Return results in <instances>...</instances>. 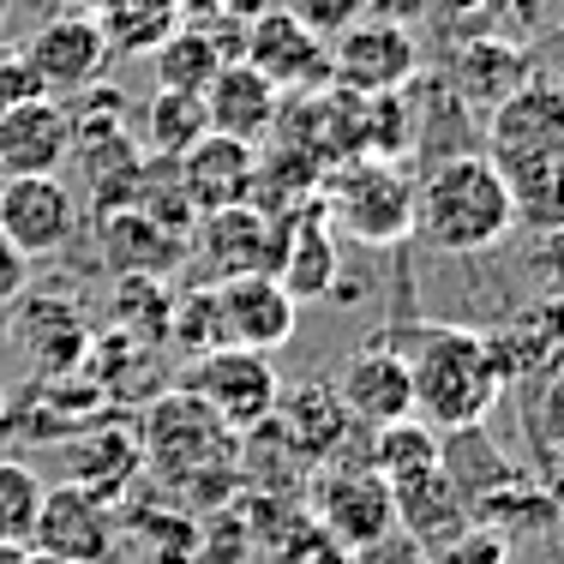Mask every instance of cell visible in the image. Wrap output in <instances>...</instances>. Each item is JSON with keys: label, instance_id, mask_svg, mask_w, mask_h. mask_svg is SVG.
Here are the masks:
<instances>
[{"label": "cell", "instance_id": "836d02e7", "mask_svg": "<svg viewBox=\"0 0 564 564\" xmlns=\"http://www.w3.org/2000/svg\"><path fill=\"white\" fill-rule=\"evenodd\" d=\"M282 7L294 12V19L306 24V31H318L330 43L337 31H348L355 19H367V0H282Z\"/></svg>", "mask_w": 564, "mask_h": 564}, {"label": "cell", "instance_id": "1f68e13d", "mask_svg": "<svg viewBox=\"0 0 564 564\" xmlns=\"http://www.w3.org/2000/svg\"><path fill=\"white\" fill-rule=\"evenodd\" d=\"M529 384H534V397H529V409H522L529 438L546 456H558V463H564V367L558 372H541V379H529Z\"/></svg>", "mask_w": 564, "mask_h": 564}, {"label": "cell", "instance_id": "e575fe53", "mask_svg": "<svg viewBox=\"0 0 564 564\" xmlns=\"http://www.w3.org/2000/svg\"><path fill=\"white\" fill-rule=\"evenodd\" d=\"M24 97H43V90H36V78H31V61H24V48L0 43V115L19 109Z\"/></svg>", "mask_w": 564, "mask_h": 564}, {"label": "cell", "instance_id": "d4e9b609", "mask_svg": "<svg viewBox=\"0 0 564 564\" xmlns=\"http://www.w3.org/2000/svg\"><path fill=\"white\" fill-rule=\"evenodd\" d=\"M276 414H282V426H289V445L301 456H330L343 445V433L355 426L330 384H301V391L276 397Z\"/></svg>", "mask_w": 564, "mask_h": 564}, {"label": "cell", "instance_id": "5b68a950", "mask_svg": "<svg viewBox=\"0 0 564 564\" xmlns=\"http://www.w3.org/2000/svg\"><path fill=\"white\" fill-rule=\"evenodd\" d=\"M414 66H421V48L397 19H355L330 36V85L355 97H391L414 78Z\"/></svg>", "mask_w": 564, "mask_h": 564}, {"label": "cell", "instance_id": "603a6c76", "mask_svg": "<svg viewBox=\"0 0 564 564\" xmlns=\"http://www.w3.org/2000/svg\"><path fill=\"white\" fill-rule=\"evenodd\" d=\"M505 174V198H510V223L546 228L564 223V151H546V156H517V163H492Z\"/></svg>", "mask_w": 564, "mask_h": 564}, {"label": "cell", "instance_id": "d6a6232c", "mask_svg": "<svg viewBox=\"0 0 564 564\" xmlns=\"http://www.w3.org/2000/svg\"><path fill=\"white\" fill-rule=\"evenodd\" d=\"M276 564H360V558L348 553V546H343L330 529L301 522L294 534H282V541H276Z\"/></svg>", "mask_w": 564, "mask_h": 564}, {"label": "cell", "instance_id": "9c48e42d", "mask_svg": "<svg viewBox=\"0 0 564 564\" xmlns=\"http://www.w3.org/2000/svg\"><path fill=\"white\" fill-rule=\"evenodd\" d=\"M0 235L31 264L48 252H66L78 235L73 186H61V174H7L0 181Z\"/></svg>", "mask_w": 564, "mask_h": 564}, {"label": "cell", "instance_id": "b9f144b4", "mask_svg": "<svg viewBox=\"0 0 564 564\" xmlns=\"http://www.w3.org/2000/svg\"><path fill=\"white\" fill-rule=\"evenodd\" d=\"M0 181H7V169H0Z\"/></svg>", "mask_w": 564, "mask_h": 564}, {"label": "cell", "instance_id": "7402d4cb", "mask_svg": "<svg viewBox=\"0 0 564 564\" xmlns=\"http://www.w3.org/2000/svg\"><path fill=\"white\" fill-rule=\"evenodd\" d=\"M61 451H66V480L102 492V499H115V492L144 468V445H139V433H127V426L78 433V438H66Z\"/></svg>", "mask_w": 564, "mask_h": 564}, {"label": "cell", "instance_id": "f546056e", "mask_svg": "<svg viewBox=\"0 0 564 564\" xmlns=\"http://www.w3.org/2000/svg\"><path fill=\"white\" fill-rule=\"evenodd\" d=\"M36 510H43V475L19 456H0V541L31 546Z\"/></svg>", "mask_w": 564, "mask_h": 564}, {"label": "cell", "instance_id": "5bb4252c", "mask_svg": "<svg viewBox=\"0 0 564 564\" xmlns=\"http://www.w3.org/2000/svg\"><path fill=\"white\" fill-rule=\"evenodd\" d=\"M337 228H330L325 205H301L289 210V217H276V259H271V276L282 289L294 294V301H325L330 282H337Z\"/></svg>", "mask_w": 564, "mask_h": 564}, {"label": "cell", "instance_id": "4fadbf2b", "mask_svg": "<svg viewBox=\"0 0 564 564\" xmlns=\"http://www.w3.org/2000/svg\"><path fill=\"white\" fill-rule=\"evenodd\" d=\"M343 402V414L355 426H391L414 414V384H409V355L391 343H367L355 360L343 367V379L330 384Z\"/></svg>", "mask_w": 564, "mask_h": 564}, {"label": "cell", "instance_id": "d590c367", "mask_svg": "<svg viewBox=\"0 0 564 564\" xmlns=\"http://www.w3.org/2000/svg\"><path fill=\"white\" fill-rule=\"evenodd\" d=\"M24 289H31V259H24V252L0 235V313H7V306H19Z\"/></svg>", "mask_w": 564, "mask_h": 564}, {"label": "cell", "instance_id": "4316f807", "mask_svg": "<svg viewBox=\"0 0 564 564\" xmlns=\"http://www.w3.org/2000/svg\"><path fill=\"white\" fill-rule=\"evenodd\" d=\"M210 132L205 120V102L193 97V90H156L151 109H144V151L151 156H181L186 144H198Z\"/></svg>", "mask_w": 564, "mask_h": 564}, {"label": "cell", "instance_id": "30bf717a", "mask_svg": "<svg viewBox=\"0 0 564 564\" xmlns=\"http://www.w3.org/2000/svg\"><path fill=\"white\" fill-rule=\"evenodd\" d=\"M240 61H247L252 73H264L276 90H294V97L330 85V43L318 31H306L289 7L259 12V19L247 24V36H240Z\"/></svg>", "mask_w": 564, "mask_h": 564}, {"label": "cell", "instance_id": "2e32d148", "mask_svg": "<svg viewBox=\"0 0 564 564\" xmlns=\"http://www.w3.org/2000/svg\"><path fill=\"white\" fill-rule=\"evenodd\" d=\"M73 163V120L61 97H24L0 115V169L7 174H61Z\"/></svg>", "mask_w": 564, "mask_h": 564}, {"label": "cell", "instance_id": "74e56055", "mask_svg": "<svg viewBox=\"0 0 564 564\" xmlns=\"http://www.w3.org/2000/svg\"><path fill=\"white\" fill-rule=\"evenodd\" d=\"M367 12H372V19H397V24H409L414 12H426V0H367Z\"/></svg>", "mask_w": 564, "mask_h": 564}, {"label": "cell", "instance_id": "f35d334b", "mask_svg": "<svg viewBox=\"0 0 564 564\" xmlns=\"http://www.w3.org/2000/svg\"><path fill=\"white\" fill-rule=\"evenodd\" d=\"M31 558V546H19V541H0V564H24Z\"/></svg>", "mask_w": 564, "mask_h": 564}, {"label": "cell", "instance_id": "ab89813d", "mask_svg": "<svg viewBox=\"0 0 564 564\" xmlns=\"http://www.w3.org/2000/svg\"><path fill=\"white\" fill-rule=\"evenodd\" d=\"M24 564H73V558H55V553H36V546H31V558H24Z\"/></svg>", "mask_w": 564, "mask_h": 564}, {"label": "cell", "instance_id": "52a82bcc", "mask_svg": "<svg viewBox=\"0 0 564 564\" xmlns=\"http://www.w3.org/2000/svg\"><path fill=\"white\" fill-rule=\"evenodd\" d=\"M31 546L36 553H55L73 564H109L120 546V522L102 492L78 487V480H61V487H43V510L31 522Z\"/></svg>", "mask_w": 564, "mask_h": 564}, {"label": "cell", "instance_id": "3957f363", "mask_svg": "<svg viewBox=\"0 0 564 564\" xmlns=\"http://www.w3.org/2000/svg\"><path fill=\"white\" fill-rule=\"evenodd\" d=\"M325 217L343 228V235L367 240V247H397V240L414 235V193L409 174H402L391 156H343L337 169L325 174Z\"/></svg>", "mask_w": 564, "mask_h": 564}, {"label": "cell", "instance_id": "4dcf8cb0", "mask_svg": "<svg viewBox=\"0 0 564 564\" xmlns=\"http://www.w3.org/2000/svg\"><path fill=\"white\" fill-rule=\"evenodd\" d=\"M426 553H433V564H510V534L492 522H456Z\"/></svg>", "mask_w": 564, "mask_h": 564}, {"label": "cell", "instance_id": "8fae6325", "mask_svg": "<svg viewBox=\"0 0 564 564\" xmlns=\"http://www.w3.org/2000/svg\"><path fill=\"white\" fill-rule=\"evenodd\" d=\"M294 294L271 271L252 276H223L210 289V313H217V348H259L271 355L294 337Z\"/></svg>", "mask_w": 564, "mask_h": 564}, {"label": "cell", "instance_id": "ffe728a7", "mask_svg": "<svg viewBox=\"0 0 564 564\" xmlns=\"http://www.w3.org/2000/svg\"><path fill=\"white\" fill-rule=\"evenodd\" d=\"M456 480L445 475V463H426L414 468V475H397L391 480V499H397V529H409L414 541H445L456 522H468L463 499H456Z\"/></svg>", "mask_w": 564, "mask_h": 564}, {"label": "cell", "instance_id": "60d3db41", "mask_svg": "<svg viewBox=\"0 0 564 564\" xmlns=\"http://www.w3.org/2000/svg\"><path fill=\"white\" fill-rule=\"evenodd\" d=\"M0 421H7V391H0Z\"/></svg>", "mask_w": 564, "mask_h": 564}, {"label": "cell", "instance_id": "d6986e66", "mask_svg": "<svg viewBox=\"0 0 564 564\" xmlns=\"http://www.w3.org/2000/svg\"><path fill=\"white\" fill-rule=\"evenodd\" d=\"M492 355H499L505 384L510 379H541V372L564 367V294H546L510 330L492 337Z\"/></svg>", "mask_w": 564, "mask_h": 564}, {"label": "cell", "instance_id": "f1b7e54d", "mask_svg": "<svg viewBox=\"0 0 564 564\" xmlns=\"http://www.w3.org/2000/svg\"><path fill=\"white\" fill-rule=\"evenodd\" d=\"M379 433V445H372V463L367 468H379L384 480H397V475H414V468H426V463H445L438 456V438H433V426L426 421H391V426H372Z\"/></svg>", "mask_w": 564, "mask_h": 564}, {"label": "cell", "instance_id": "9a60e30c", "mask_svg": "<svg viewBox=\"0 0 564 564\" xmlns=\"http://www.w3.org/2000/svg\"><path fill=\"white\" fill-rule=\"evenodd\" d=\"M487 139H492V151H487L492 163L564 151V90L522 78L505 102H492V109H487Z\"/></svg>", "mask_w": 564, "mask_h": 564}, {"label": "cell", "instance_id": "7a4b0ae2", "mask_svg": "<svg viewBox=\"0 0 564 564\" xmlns=\"http://www.w3.org/2000/svg\"><path fill=\"white\" fill-rule=\"evenodd\" d=\"M510 228L517 223H510L505 174L492 169V156H451L414 193V235L445 259L499 247Z\"/></svg>", "mask_w": 564, "mask_h": 564}, {"label": "cell", "instance_id": "8992f818", "mask_svg": "<svg viewBox=\"0 0 564 564\" xmlns=\"http://www.w3.org/2000/svg\"><path fill=\"white\" fill-rule=\"evenodd\" d=\"M109 36L90 12H55L48 24H36V36L24 43V61H31V78L43 97H78V90L102 85L109 73Z\"/></svg>", "mask_w": 564, "mask_h": 564}, {"label": "cell", "instance_id": "484cf974", "mask_svg": "<svg viewBox=\"0 0 564 564\" xmlns=\"http://www.w3.org/2000/svg\"><path fill=\"white\" fill-rule=\"evenodd\" d=\"M151 55H156V85H163V90H193V97L217 78L223 61H235L217 36L198 31V24H174Z\"/></svg>", "mask_w": 564, "mask_h": 564}, {"label": "cell", "instance_id": "ba28073f", "mask_svg": "<svg viewBox=\"0 0 564 564\" xmlns=\"http://www.w3.org/2000/svg\"><path fill=\"white\" fill-rule=\"evenodd\" d=\"M313 522L330 529L348 553H372L397 534V499L379 468H330L313 492Z\"/></svg>", "mask_w": 564, "mask_h": 564}, {"label": "cell", "instance_id": "44dd1931", "mask_svg": "<svg viewBox=\"0 0 564 564\" xmlns=\"http://www.w3.org/2000/svg\"><path fill=\"white\" fill-rule=\"evenodd\" d=\"M102 247H109V264L120 276H156L186 252V240L156 217H144L139 205H120L102 217Z\"/></svg>", "mask_w": 564, "mask_h": 564}, {"label": "cell", "instance_id": "6da1fadb", "mask_svg": "<svg viewBox=\"0 0 564 564\" xmlns=\"http://www.w3.org/2000/svg\"><path fill=\"white\" fill-rule=\"evenodd\" d=\"M409 355V384H414V421L433 433H475L505 397V372L492 355V337L456 325H426L414 330Z\"/></svg>", "mask_w": 564, "mask_h": 564}, {"label": "cell", "instance_id": "8d00e7d4", "mask_svg": "<svg viewBox=\"0 0 564 564\" xmlns=\"http://www.w3.org/2000/svg\"><path fill=\"white\" fill-rule=\"evenodd\" d=\"M541 264H546V276H553V294H564V223L541 235Z\"/></svg>", "mask_w": 564, "mask_h": 564}, {"label": "cell", "instance_id": "277c9868", "mask_svg": "<svg viewBox=\"0 0 564 564\" xmlns=\"http://www.w3.org/2000/svg\"><path fill=\"white\" fill-rule=\"evenodd\" d=\"M181 391H193L228 433H252L276 414L282 384L271 372V355H259V348H205V355H193Z\"/></svg>", "mask_w": 564, "mask_h": 564}, {"label": "cell", "instance_id": "ac0fdd59", "mask_svg": "<svg viewBox=\"0 0 564 564\" xmlns=\"http://www.w3.org/2000/svg\"><path fill=\"white\" fill-rule=\"evenodd\" d=\"M198 252L217 264V276H252L271 271L276 259V217H264L259 205H223L198 217Z\"/></svg>", "mask_w": 564, "mask_h": 564}, {"label": "cell", "instance_id": "e0dca14e", "mask_svg": "<svg viewBox=\"0 0 564 564\" xmlns=\"http://www.w3.org/2000/svg\"><path fill=\"white\" fill-rule=\"evenodd\" d=\"M198 102H205L210 132H228V139H240V144H259L282 115V90L264 73H252L240 55L217 66V78L198 90Z\"/></svg>", "mask_w": 564, "mask_h": 564}, {"label": "cell", "instance_id": "7c38bea8", "mask_svg": "<svg viewBox=\"0 0 564 564\" xmlns=\"http://www.w3.org/2000/svg\"><path fill=\"white\" fill-rule=\"evenodd\" d=\"M252 174H259V151L228 139V132H205L198 144H186V151L174 156V186H181V198L193 205V217L223 210V205H247Z\"/></svg>", "mask_w": 564, "mask_h": 564}, {"label": "cell", "instance_id": "cb8c5ba5", "mask_svg": "<svg viewBox=\"0 0 564 564\" xmlns=\"http://www.w3.org/2000/svg\"><path fill=\"white\" fill-rule=\"evenodd\" d=\"M529 78V61H522V48L510 43H492V36H480V43H463L451 55V85L456 97H468L475 109H492V102H505L510 90Z\"/></svg>", "mask_w": 564, "mask_h": 564}, {"label": "cell", "instance_id": "83f0119b", "mask_svg": "<svg viewBox=\"0 0 564 564\" xmlns=\"http://www.w3.org/2000/svg\"><path fill=\"white\" fill-rule=\"evenodd\" d=\"M102 7H109V19L97 24L109 36V48H156L181 24L174 0H102Z\"/></svg>", "mask_w": 564, "mask_h": 564}]
</instances>
